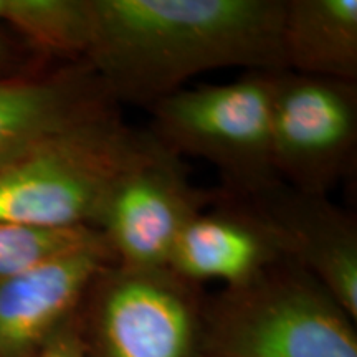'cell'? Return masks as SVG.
I'll return each instance as SVG.
<instances>
[{
    "mask_svg": "<svg viewBox=\"0 0 357 357\" xmlns=\"http://www.w3.org/2000/svg\"><path fill=\"white\" fill-rule=\"evenodd\" d=\"M83 61L114 105L151 106L197 75L287 70L284 0H91Z\"/></svg>",
    "mask_w": 357,
    "mask_h": 357,
    "instance_id": "6da1fadb",
    "label": "cell"
},
{
    "mask_svg": "<svg viewBox=\"0 0 357 357\" xmlns=\"http://www.w3.org/2000/svg\"><path fill=\"white\" fill-rule=\"evenodd\" d=\"M151 141L116 109L58 134L0 169V222L95 230L109 189Z\"/></svg>",
    "mask_w": 357,
    "mask_h": 357,
    "instance_id": "7a4b0ae2",
    "label": "cell"
},
{
    "mask_svg": "<svg viewBox=\"0 0 357 357\" xmlns=\"http://www.w3.org/2000/svg\"><path fill=\"white\" fill-rule=\"evenodd\" d=\"M211 357H357L356 321L291 260L204 298Z\"/></svg>",
    "mask_w": 357,
    "mask_h": 357,
    "instance_id": "3957f363",
    "label": "cell"
},
{
    "mask_svg": "<svg viewBox=\"0 0 357 357\" xmlns=\"http://www.w3.org/2000/svg\"><path fill=\"white\" fill-rule=\"evenodd\" d=\"M276 75L248 71L230 83L178 89L151 106L149 132L178 158L215 167L225 194H255L280 181L271 160Z\"/></svg>",
    "mask_w": 357,
    "mask_h": 357,
    "instance_id": "277c9868",
    "label": "cell"
},
{
    "mask_svg": "<svg viewBox=\"0 0 357 357\" xmlns=\"http://www.w3.org/2000/svg\"><path fill=\"white\" fill-rule=\"evenodd\" d=\"M202 310L199 287L167 268L113 263L79 307L83 357H211Z\"/></svg>",
    "mask_w": 357,
    "mask_h": 357,
    "instance_id": "5b68a950",
    "label": "cell"
},
{
    "mask_svg": "<svg viewBox=\"0 0 357 357\" xmlns=\"http://www.w3.org/2000/svg\"><path fill=\"white\" fill-rule=\"evenodd\" d=\"M357 82L278 71L271 160L283 184L328 195L356 169Z\"/></svg>",
    "mask_w": 357,
    "mask_h": 357,
    "instance_id": "8992f818",
    "label": "cell"
},
{
    "mask_svg": "<svg viewBox=\"0 0 357 357\" xmlns=\"http://www.w3.org/2000/svg\"><path fill=\"white\" fill-rule=\"evenodd\" d=\"M220 197L189 181L184 164L153 136L144 153L111 187L95 231L116 265L139 270L167 268L185 225Z\"/></svg>",
    "mask_w": 357,
    "mask_h": 357,
    "instance_id": "52a82bcc",
    "label": "cell"
},
{
    "mask_svg": "<svg viewBox=\"0 0 357 357\" xmlns=\"http://www.w3.org/2000/svg\"><path fill=\"white\" fill-rule=\"evenodd\" d=\"M235 199L242 200L266 223L287 260L314 276L349 318L357 321L354 215L339 208L328 195L305 194L281 181Z\"/></svg>",
    "mask_w": 357,
    "mask_h": 357,
    "instance_id": "ba28073f",
    "label": "cell"
},
{
    "mask_svg": "<svg viewBox=\"0 0 357 357\" xmlns=\"http://www.w3.org/2000/svg\"><path fill=\"white\" fill-rule=\"evenodd\" d=\"M113 255L98 234L0 281V357H37L73 318Z\"/></svg>",
    "mask_w": 357,
    "mask_h": 357,
    "instance_id": "9c48e42d",
    "label": "cell"
},
{
    "mask_svg": "<svg viewBox=\"0 0 357 357\" xmlns=\"http://www.w3.org/2000/svg\"><path fill=\"white\" fill-rule=\"evenodd\" d=\"M116 109L86 61L0 77V169L58 134Z\"/></svg>",
    "mask_w": 357,
    "mask_h": 357,
    "instance_id": "30bf717a",
    "label": "cell"
},
{
    "mask_svg": "<svg viewBox=\"0 0 357 357\" xmlns=\"http://www.w3.org/2000/svg\"><path fill=\"white\" fill-rule=\"evenodd\" d=\"M283 260L287 257L266 223L220 189V197L178 235L167 270L195 287L220 281L223 288H231Z\"/></svg>",
    "mask_w": 357,
    "mask_h": 357,
    "instance_id": "8fae6325",
    "label": "cell"
},
{
    "mask_svg": "<svg viewBox=\"0 0 357 357\" xmlns=\"http://www.w3.org/2000/svg\"><path fill=\"white\" fill-rule=\"evenodd\" d=\"M281 48L288 71L357 79V0H284Z\"/></svg>",
    "mask_w": 357,
    "mask_h": 357,
    "instance_id": "7c38bea8",
    "label": "cell"
},
{
    "mask_svg": "<svg viewBox=\"0 0 357 357\" xmlns=\"http://www.w3.org/2000/svg\"><path fill=\"white\" fill-rule=\"evenodd\" d=\"M7 25L30 47L83 61L91 43V0H0V26Z\"/></svg>",
    "mask_w": 357,
    "mask_h": 357,
    "instance_id": "4fadbf2b",
    "label": "cell"
},
{
    "mask_svg": "<svg viewBox=\"0 0 357 357\" xmlns=\"http://www.w3.org/2000/svg\"><path fill=\"white\" fill-rule=\"evenodd\" d=\"M96 235L98 231L88 229L50 230L0 222V281Z\"/></svg>",
    "mask_w": 357,
    "mask_h": 357,
    "instance_id": "5bb4252c",
    "label": "cell"
},
{
    "mask_svg": "<svg viewBox=\"0 0 357 357\" xmlns=\"http://www.w3.org/2000/svg\"><path fill=\"white\" fill-rule=\"evenodd\" d=\"M37 357H83L79 311L52 337Z\"/></svg>",
    "mask_w": 357,
    "mask_h": 357,
    "instance_id": "9a60e30c",
    "label": "cell"
},
{
    "mask_svg": "<svg viewBox=\"0 0 357 357\" xmlns=\"http://www.w3.org/2000/svg\"><path fill=\"white\" fill-rule=\"evenodd\" d=\"M24 63L25 60L19 45L8 37L3 26H0V77L24 73Z\"/></svg>",
    "mask_w": 357,
    "mask_h": 357,
    "instance_id": "2e32d148",
    "label": "cell"
}]
</instances>
